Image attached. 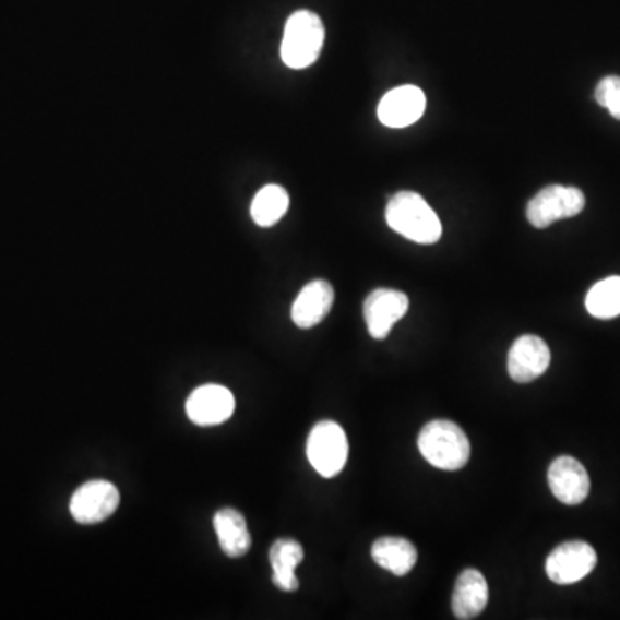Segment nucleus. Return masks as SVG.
Wrapping results in <instances>:
<instances>
[{"label":"nucleus","mask_w":620,"mask_h":620,"mask_svg":"<svg viewBox=\"0 0 620 620\" xmlns=\"http://www.w3.org/2000/svg\"><path fill=\"white\" fill-rule=\"evenodd\" d=\"M419 452L422 457L443 470H458L467 465L470 458V443L461 426L452 420H431L420 429Z\"/></svg>","instance_id":"2"},{"label":"nucleus","mask_w":620,"mask_h":620,"mask_svg":"<svg viewBox=\"0 0 620 620\" xmlns=\"http://www.w3.org/2000/svg\"><path fill=\"white\" fill-rule=\"evenodd\" d=\"M118 488L106 479H94L85 482L71 497L70 511L74 521L80 524L104 523L115 514L119 506Z\"/></svg>","instance_id":"6"},{"label":"nucleus","mask_w":620,"mask_h":620,"mask_svg":"<svg viewBox=\"0 0 620 620\" xmlns=\"http://www.w3.org/2000/svg\"><path fill=\"white\" fill-rule=\"evenodd\" d=\"M490 589L485 575L476 569H465L458 575L452 596L453 616L461 620L476 619L485 612Z\"/></svg>","instance_id":"14"},{"label":"nucleus","mask_w":620,"mask_h":620,"mask_svg":"<svg viewBox=\"0 0 620 620\" xmlns=\"http://www.w3.org/2000/svg\"><path fill=\"white\" fill-rule=\"evenodd\" d=\"M596 551L584 541L562 542L547 559V575L556 584H574L596 568Z\"/></svg>","instance_id":"7"},{"label":"nucleus","mask_w":620,"mask_h":620,"mask_svg":"<svg viewBox=\"0 0 620 620\" xmlns=\"http://www.w3.org/2000/svg\"><path fill=\"white\" fill-rule=\"evenodd\" d=\"M384 216L393 231L420 246L437 243L443 235L440 217L419 193H396L388 202Z\"/></svg>","instance_id":"1"},{"label":"nucleus","mask_w":620,"mask_h":620,"mask_svg":"<svg viewBox=\"0 0 620 620\" xmlns=\"http://www.w3.org/2000/svg\"><path fill=\"white\" fill-rule=\"evenodd\" d=\"M551 351L547 342L535 335L515 339L509 350V374L515 383H530L547 372Z\"/></svg>","instance_id":"11"},{"label":"nucleus","mask_w":620,"mask_h":620,"mask_svg":"<svg viewBox=\"0 0 620 620\" xmlns=\"http://www.w3.org/2000/svg\"><path fill=\"white\" fill-rule=\"evenodd\" d=\"M307 458L323 478H335L348 461V438L335 420H321L307 438Z\"/></svg>","instance_id":"4"},{"label":"nucleus","mask_w":620,"mask_h":620,"mask_svg":"<svg viewBox=\"0 0 620 620\" xmlns=\"http://www.w3.org/2000/svg\"><path fill=\"white\" fill-rule=\"evenodd\" d=\"M288 207H290V195L285 188L279 184H265L259 190L258 195L253 196L250 214L255 225L270 228L285 216Z\"/></svg>","instance_id":"18"},{"label":"nucleus","mask_w":620,"mask_h":620,"mask_svg":"<svg viewBox=\"0 0 620 620\" xmlns=\"http://www.w3.org/2000/svg\"><path fill=\"white\" fill-rule=\"evenodd\" d=\"M586 199L580 188L551 184L542 188L538 195L527 204L526 216L530 225L542 229L557 220L569 219L583 213Z\"/></svg>","instance_id":"5"},{"label":"nucleus","mask_w":620,"mask_h":620,"mask_svg":"<svg viewBox=\"0 0 620 620\" xmlns=\"http://www.w3.org/2000/svg\"><path fill=\"white\" fill-rule=\"evenodd\" d=\"M303 548L291 538L276 539L270 550V562L273 568V583L282 592H297L298 580L295 569L302 563Z\"/></svg>","instance_id":"16"},{"label":"nucleus","mask_w":620,"mask_h":620,"mask_svg":"<svg viewBox=\"0 0 620 620\" xmlns=\"http://www.w3.org/2000/svg\"><path fill=\"white\" fill-rule=\"evenodd\" d=\"M596 103L620 121V76H607L595 91Z\"/></svg>","instance_id":"20"},{"label":"nucleus","mask_w":620,"mask_h":620,"mask_svg":"<svg viewBox=\"0 0 620 620\" xmlns=\"http://www.w3.org/2000/svg\"><path fill=\"white\" fill-rule=\"evenodd\" d=\"M372 560L380 568L395 575H407L417 563V550L413 541L401 536H384L371 548Z\"/></svg>","instance_id":"17"},{"label":"nucleus","mask_w":620,"mask_h":620,"mask_svg":"<svg viewBox=\"0 0 620 620\" xmlns=\"http://www.w3.org/2000/svg\"><path fill=\"white\" fill-rule=\"evenodd\" d=\"M235 405L237 402L228 388L204 384L188 396L187 416L193 425L208 428L226 422L235 414Z\"/></svg>","instance_id":"8"},{"label":"nucleus","mask_w":620,"mask_h":620,"mask_svg":"<svg viewBox=\"0 0 620 620\" xmlns=\"http://www.w3.org/2000/svg\"><path fill=\"white\" fill-rule=\"evenodd\" d=\"M408 310V297L404 291L378 288L371 291L363 302V318L368 324L369 335L375 339H384Z\"/></svg>","instance_id":"9"},{"label":"nucleus","mask_w":620,"mask_h":620,"mask_svg":"<svg viewBox=\"0 0 620 620\" xmlns=\"http://www.w3.org/2000/svg\"><path fill=\"white\" fill-rule=\"evenodd\" d=\"M586 309L596 319L620 315V276H610L596 283L586 297Z\"/></svg>","instance_id":"19"},{"label":"nucleus","mask_w":620,"mask_h":620,"mask_svg":"<svg viewBox=\"0 0 620 620\" xmlns=\"http://www.w3.org/2000/svg\"><path fill=\"white\" fill-rule=\"evenodd\" d=\"M548 485L557 500L565 505H580L588 498L592 488L586 467L569 455L551 462L548 469Z\"/></svg>","instance_id":"10"},{"label":"nucleus","mask_w":620,"mask_h":620,"mask_svg":"<svg viewBox=\"0 0 620 620\" xmlns=\"http://www.w3.org/2000/svg\"><path fill=\"white\" fill-rule=\"evenodd\" d=\"M426 95L419 86L402 85L388 92L378 106V118L388 128H407L422 118Z\"/></svg>","instance_id":"12"},{"label":"nucleus","mask_w":620,"mask_h":620,"mask_svg":"<svg viewBox=\"0 0 620 620\" xmlns=\"http://www.w3.org/2000/svg\"><path fill=\"white\" fill-rule=\"evenodd\" d=\"M335 302V290L324 279H314L303 286L291 307V319L298 327L309 330L318 326L331 312Z\"/></svg>","instance_id":"13"},{"label":"nucleus","mask_w":620,"mask_h":620,"mask_svg":"<svg viewBox=\"0 0 620 620\" xmlns=\"http://www.w3.org/2000/svg\"><path fill=\"white\" fill-rule=\"evenodd\" d=\"M324 46V25L318 14L297 11L286 21L282 59L291 70H306L319 59Z\"/></svg>","instance_id":"3"},{"label":"nucleus","mask_w":620,"mask_h":620,"mask_svg":"<svg viewBox=\"0 0 620 620\" xmlns=\"http://www.w3.org/2000/svg\"><path fill=\"white\" fill-rule=\"evenodd\" d=\"M214 530L219 539L220 550L225 551L229 559H240L249 553L252 538L246 517L237 509L226 506L217 511L214 514Z\"/></svg>","instance_id":"15"}]
</instances>
